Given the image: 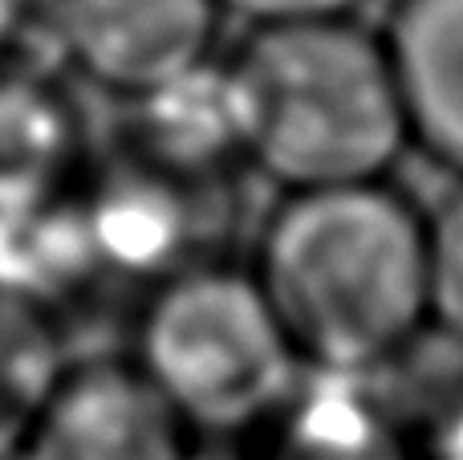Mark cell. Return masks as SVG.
I'll use <instances>...</instances> for the list:
<instances>
[{
    "instance_id": "10",
    "label": "cell",
    "mask_w": 463,
    "mask_h": 460,
    "mask_svg": "<svg viewBox=\"0 0 463 460\" xmlns=\"http://www.w3.org/2000/svg\"><path fill=\"white\" fill-rule=\"evenodd\" d=\"M224 21L244 29H272V24H305V21H337L358 16L362 0H216Z\"/></svg>"
},
{
    "instance_id": "1",
    "label": "cell",
    "mask_w": 463,
    "mask_h": 460,
    "mask_svg": "<svg viewBox=\"0 0 463 460\" xmlns=\"http://www.w3.org/2000/svg\"><path fill=\"white\" fill-rule=\"evenodd\" d=\"M248 269L317 379L391 375L431 334L427 208L394 179L280 192Z\"/></svg>"
},
{
    "instance_id": "7",
    "label": "cell",
    "mask_w": 463,
    "mask_h": 460,
    "mask_svg": "<svg viewBox=\"0 0 463 460\" xmlns=\"http://www.w3.org/2000/svg\"><path fill=\"white\" fill-rule=\"evenodd\" d=\"M383 45L411 151L463 176V0H391Z\"/></svg>"
},
{
    "instance_id": "12",
    "label": "cell",
    "mask_w": 463,
    "mask_h": 460,
    "mask_svg": "<svg viewBox=\"0 0 463 460\" xmlns=\"http://www.w3.org/2000/svg\"><path fill=\"white\" fill-rule=\"evenodd\" d=\"M29 13L33 0H0V62L16 57L29 37Z\"/></svg>"
},
{
    "instance_id": "9",
    "label": "cell",
    "mask_w": 463,
    "mask_h": 460,
    "mask_svg": "<svg viewBox=\"0 0 463 460\" xmlns=\"http://www.w3.org/2000/svg\"><path fill=\"white\" fill-rule=\"evenodd\" d=\"M427 269H431V334L463 355V176L427 208Z\"/></svg>"
},
{
    "instance_id": "6",
    "label": "cell",
    "mask_w": 463,
    "mask_h": 460,
    "mask_svg": "<svg viewBox=\"0 0 463 460\" xmlns=\"http://www.w3.org/2000/svg\"><path fill=\"white\" fill-rule=\"evenodd\" d=\"M90 135L57 70L16 53L0 62V228L49 216L81 192Z\"/></svg>"
},
{
    "instance_id": "3",
    "label": "cell",
    "mask_w": 463,
    "mask_h": 460,
    "mask_svg": "<svg viewBox=\"0 0 463 460\" xmlns=\"http://www.w3.org/2000/svg\"><path fill=\"white\" fill-rule=\"evenodd\" d=\"M127 359L200 445H256L309 383L248 261L220 253L138 293Z\"/></svg>"
},
{
    "instance_id": "8",
    "label": "cell",
    "mask_w": 463,
    "mask_h": 460,
    "mask_svg": "<svg viewBox=\"0 0 463 460\" xmlns=\"http://www.w3.org/2000/svg\"><path fill=\"white\" fill-rule=\"evenodd\" d=\"M244 460H423L415 420L378 379H317Z\"/></svg>"
},
{
    "instance_id": "5",
    "label": "cell",
    "mask_w": 463,
    "mask_h": 460,
    "mask_svg": "<svg viewBox=\"0 0 463 460\" xmlns=\"http://www.w3.org/2000/svg\"><path fill=\"white\" fill-rule=\"evenodd\" d=\"M13 460H200V440L127 355L70 359Z\"/></svg>"
},
{
    "instance_id": "4",
    "label": "cell",
    "mask_w": 463,
    "mask_h": 460,
    "mask_svg": "<svg viewBox=\"0 0 463 460\" xmlns=\"http://www.w3.org/2000/svg\"><path fill=\"white\" fill-rule=\"evenodd\" d=\"M216 0H33L29 33L61 78L122 106H146L220 62Z\"/></svg>"
},
{
    "instance_id": "11",
    "label": "cell",
    "mask_w": 463,
    "mask_h": 460,
    "mask_svg": "<svg viewBox=\"0 0 463 460\" xmlns=\"http://www.w3.org/2000/svg\"><path fill=\"white\" fill-rule=\"evenodd\" d=\"M415 432L423 460H463V379L427 407V420H415Z\"/></svg>"
},
{
    "instance_id": "2",
    "label": "cell",
    "mask_w": 463,
    "mask_h": 460,
    "mask_svg": "<svg viewBox=\"0 0 463 460\" xmlns=\"http://www.w3.org/2000/svg\"><path fill=\"white\" fill-rule=\"evenodd\" d=\"M220 94L240 168L277 196L391 179L411 151L383 33L358 16L244 29Z\"/></svg>"
}]
</instances>
